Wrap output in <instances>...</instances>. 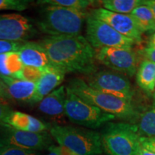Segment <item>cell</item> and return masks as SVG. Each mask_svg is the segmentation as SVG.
Instances as JSON below:
<instances>
[{"mask_svg": "<svg viewBox=\"0 0 155 155\" xmlns=\"http://www.w3.org/2000/svg\"><path fill=\"white\" fill-rule=\"evenodd\" d=\"M49 133L59 146L78 155H98L103 152L100 134L86 128L51 124Z\"/></svg>", "mask_w": 155, "mask_h": 155, "instance_id": "277c9868", "label": "cell"}, {"mask_svg": "<svg viewBox=\"0 0 155 155\" xmlns=\"http://www.w3.org/2000/svg\"><path fill=\"white\" fill-rule=\"evenodd\" d=\"M139 155H155V153L151 152L150 150H147L141 146V149L140 151H139Z\"/></svg>", "mask_w": 155, "mask_h": 155, "instance_id": "836d02e7", "label": "cell"}, {"mask_svg": "<svg viewBox=\"0 0 155 155\" xmlns=\"http://www.w3.org/2000/svg\"><path fill=\"white\" fill-rule=\"evenodd\" d=\"M24 68L18 52H9L0 55V76L20 78Z\"/></svg>", "mask_w": 155, "mask_h": 155, "instance_id": "ac0fdd59", "label": "cell"}, {"mask_svg": "<svg viewBox=\"0 0 155 155\" xmlns=\"http://www.w3.org/2000/svg\"><path fill=\"white\" fill-rule=\"evenodd\" d=\"M0 155H40L38 152L12 147H0Z\"/></svg>", "mask_w": 155, "mask_h": 155, "instance_id": "484cf974", "label": "cell"}, {"mask_svg": "<svg viewBox=\"0 0 155 155\" xmlns=\"http://www.w3.org/2000/svg\"><path fill=\"white\" fill-rule=\"evenodd\" d=\"M89 15L108 24L122 35L134 40L136 43L142 41L144 32L131 15L112 12L104 8L93 9Z\"/></svg>", "mask_w": 155, "mask_h": 155, "instance_id": "7c38bea8", "label": "cell"}, {"mask_svg": "<svg viewBox=\"0 0 155 155\" xmlns=\"http://www.w3.org/2000/svg\"><path fill=\"white\" fill-rule=\"evenodd\" d=\"M86 22V40L95 50L104 48H132L134 40L122 35L104 22L88 15Z\"/></svg>", "mask_w": 155, "mask_h": 155, "instance_id": "52a82bcc", "label": "cell"}, {"mask_svg": "<svg viewBox=\"0 0 155 155\" xmlns=\"http://www.w3.org/2000/svg\"><path fill=\"white\" fill-rule=\"evenodd\" d=\"M100 135L103 150L108 155H139L140 137L134 124L108 122Z\"/></svg>", "mask_w": 155, "mask_h": 155, "instance_id": "5b68a950", "label": "cell"}, {"mask_svg": "<svg viewBox=\"0 0 155 155\" xmlns=\"http://www.w3.org/2000/svg\"><path fill=\"white\" fill-rule=\"evenodd\" d=\"M88 13L59 6L45 5L37 27L48 36L81 35Z\"/></svg>", "mask_w": 155, "mask_h": 155, "instance_id": "3957f363", "label": "cell"}, {"mask_svg": "<svg viewBox=\"0 0 155 155\" xmlns=\"http://www.w3.org/2000/svg\"><path fill=\"white\" fill-rule=\"evenodd\" d=\"M48 152L46 155H62V147L61 146L53 144L48 149Z\"/></svg>", "mask_w": 155, "mask_h": 155, "instance_id": "1f68e13d", "label": "cell"}, {"mask_svg": "<svg viewBox=\"0 0 155 155\" xmlns=\"http://www.w3.org/2000/svg\"><path fill=\"white\" fill-rule=\"evenodd\" d=\"M134 124L137 127V132L140 137H155V106L139 114Z\"/></svg>", "mask_w": 155, "mask_h": 155, "instance_id": "ffe728a7", "label": "cell"}, {"mask_svg": "<svg viewBox=\"0 0 155 155\" xmlns=\"http://www.w3.org/2000/svg\"><path fill=\"white\" fill-rule=\"evenodd\" d=\"M144 0H104L101 1L103 8L112 12L124 15L131 13L139 6L144 5Z\"/></svg>", "mask_w": 155, "mask_h": 155, "instance_id": "44dd1931", "label": "cell"}, {"mask_svg": "<svg viewBox=\"0 0 155 155\" xmlns=\"http://www.w3.org/2000/svg\"><path fill=\"white\" fill-rule=\"evenodd\" d=\"M66 86H61L38 103V111L50 118H58L65 115Z\"/></svg>", "mask_w": 155, "mask_h": 155, "instance_id": "e0dca14e", "label": "cell"}, {"mask_svg": "<svg viewBox=\"0 0 155 155\" xmlns=\"http://www.w3.org/2000/svg\"><path fill=\"white\" fill-rule=\"evenodd\" d=\"M0 100L1 101H7L9 99V97L7 94V87H6L5 84L0 78Z\"/></svg>", "mask_w": 155, "mask_h": 155, "instance_id": "4dcf8cb0", "label": "cell"}, {"mask_svg": "<svg viewBox=\"0 0 155 155\" xmlns=\"http://www.w3.org/2000/svg\"><path fill=\"white\" fill-rule=\"evenodd\" d=\"M28 0H0V11L14 10L22 12L28 8Z\"/></svg>", "mask_w": 155, "mask_h": 155, "instance_id": "cb8c5ba5", "label": "cell"}, {"mask_svg": "<svg viewBox=\"0 0 155 155\" xmlns=\"http://www.w3.org/2000/svg\"><path fill=\"white\" fill-rule=\"evenodd\" d=\"M96 61L114 71L132 77L137 72V55L132 48H104L98 50Z\"/></svg>", "mask_w": 155, "mask_h": 155, "instance_id": "30bf717a", "label": "cell"}, {"mask_svg": "<svg viewBox=\"0 0 155 155\" xmlns=\"http://www.w3.org/2000/svg\"><path fill=\"white\" fill-rule=\"evenodd\" d=\"M65 115L75 124L91 129H98L104 124L116 119L114 115L85 102L67 87Z\"/></svg>", "mask_w": 155, "mask_h": 155, "instance_id": "8992f818", "label": "cell"}, {"mask_svg": "<svg viewBox=\"0 0 155 155\" xmlns=\"http://www.w3.org/2000/svg\"><path fill=\"white\" fill-rule=\"evenodd\" d=\"M27 42V41H26ZM25 42H9L0 40V55L9 52H18Z\"/></svg>", "mask_w": 155, "mask_h": 155, "instance_id": "4316f807", "label": "cell"}, {"mask_svg": "<svg viewBox=\"0 0 155 155\" xmlns=\"http://www.w3.org/2000/svg\"><path fill=\"white\" fill-rule=\"evenodd\" d=\"M38 42L45 50L51 65L65 73L88 76L97 71L96 50L81 35L47 36Z\"/></svg>", "mask_w": 155, "mask_h": 155, "instance_id": "6da1fadb", "label": "cell"}, {"mask_svg": "<svg viewBox=\"0 0 155 155\" xmlns=\"http://www.w3.org/2000/svg\"><path fill=\"white\" fill-rule=\"evenodd\" d=\"M145 59L155 63V46L147 45L144 50Z\"/></svg>", "mask_w": 155, "mask_h": 155, "instance_id": "f546056e", "label": "cell"}, {"mask_svg": "<svg viewBox=\"0 0 155 155\" xmlns=\"http://www.w3.org/2000/svg\"><path fill=\"white\" fill-rule=\"evenodd\" d=\"M66 87L85 102L100 108L106 114L114 115L116 119L127 120L134 124L139 117L138 110L132 102L95 90L83 79L73 78L69 81Z\"/></svg>", "mask_w": 155, "mask_h": 155, "instance_id": "7a4b0ae2", "label": "cell"}, {"mask_svg": "<svg viewBox=\"0 0 155 155\" xmlns=\"http://www.w3.org/2000/svg\"><path fill=\"white\" fill-rule=\"evenodd\" d=\"M140 144L143 148L155 153V137H152V138L140 137Z\"/></svg>", "mask_w": 155, "mask_h": 155, "instance_id": "f1b7e54d", "label": "cell"}, {"mask_svg": "<svg viewBox=\"0 0 155 155\" xmlns=\"http://www.w3.org/2000/svg\"><path fill=\"white\" fill-rule=\"evenodd\" d=\"M3 124L17 130L33 133L49 131L51 125L30 114L16 111H12L9 114L5 119Z\"/></svg>", "mask_w": 155, "mask_h": 155, "instance_id": "5bb4252c", "label": "cell"}, {"mask_svg": "<svg viewBox=\"0 0 155 155\" xmlns=\"http://www.w3.org/2000/svg\"><path fill=\"white\" fill-rule=\"evenodd\" d=\"M94 2L91 0H39L37 2L40 5L59 6L80 11H85Z\"/></svg>", "mask_w": 155, "mask_h": 155, "instance_id": "603a6c76", "label": "cell"}, {"mask_svg": "<svg viewBox=\"0 0 155 155\" xmlns=\"http://www.w3.org/2000/svg\"><path fill=\"white\" fill-rule=\"evenodd\" d=\"M86 82L95 90L132 102L134 91L129 78L121 73L109 70L96 71L88 75Z\"/></svg>", "mask_w": 155, "mask_h": 155, "instance_id": "ba28073f", "label": "cell"}, {"mask_svg": "<svg viewBox=\"0 0 155 155\" xmlns=\"http://www.w3.org/2000/svg\"><path fill=\"white\" fill-rule=\"evenodd\" d=\"M153 94H154V100H155V88H154V93H153Z\"/></svg>", "mask_w": 155, "mask_h": 155, "instance_id": "8d00e7d4", "label": "cell"}, {"mask_svg": "<svg viewBox=\"0 0 155 155\" xmlns=\"http://www.w3.org/2000/svg\"><path fill=\"white\" fill-rule=\"evenodd\" d=\"M137 83L147 92L153 94L155 88V63L145 59L137 71Z\"/></svg>", "mask_w": 155, "mask_h": 155, "instance_id": "d6986e66", "label": "cell"}, {"mask_svg": "<svg viewBox=\"0 0 155 155\" xmlns=\"http://www.w3.org/2000/svg\"><path fill=\"white\" fill-rule=\"evenodd\" d=\"M131 15L134 17L143 32H155V18L148 6L143 5L137 7Z\"/></svg>", "mask_w": 155, "mask_h": 155, "instance_id": "7402d4cb", "label": "cell"}, {"mask_svg": "<svg viewBox=\"0 0 155 155\" xmlns=\"http://www.w3.org/2000/svg\"><path fill=\"white\" fill-rule=\"evenodd\" d=\"M62 155H78V154L71 152V151L67 150V149L65 148V147H62Z\"/></svg>", "mask_w": 155, "mask_h": 155, "instance_id": "e575fe53", "label": "cell"}, {"mask_svg": "<svg viewBox=\"0 0 155 155\" xmlns=\"http://www.w3.org/2000/svg\"><path fill=\"white\" fill-rule=\"evenodd\" d=\"M42 69L24 66L19 79L37 83L42 74Z\"/></svg>", "mask_w": 155, "mask_h": 155, "instance_id": "d4e9b609", "label": "cell"}, {"mask_svg": "<svg viewBox=\"0 0 155 155\" xmlns=\"http://www.w3.org/2000/svg\"><path fill=\"white\" fill-rule=\"evenodd\" d=\"M0 78L7 87L9 99L30 104L36 92V82L5 76H0Z\"/></svg>", "mask_w": 155, "mask_h": 155, "instance_id": "2e32d148", "label": "cell"}, {"mask_svg": "<svg viewBox=\"0 0 155 155\" xmlns=\"http://www.w3.org/2000/svg\"><path fill=\"white\" fill-rule=\"evenodd\" d=\"M18 53L24 66L42 69L51 65L45 50L38 42H25Z\"/></svg>", "mask_w": 155, "mask_h": 155, "instance_id": "9a60e30c", "label": "cell"}, {"mask_svg": "<svg viewBox=\"0 0 155 155\" xmlns=\"http://www.w3.org/2000/svg\"><path fill=\"white\" fill-rule=\"evenodd\" d=\"M53 144V139L49 131L33 133L0 125V147H12L27 150H48Z\"/></svg>", "mask_w": 155, "mask_h": 155, "instance_id": "9c48e42d", "label": "cell"}, {"mask_svg": "<svg viewBox=\"0 0 155 155\" xmlns=\"http://www.w3.org/2000/svg\"><path fill=\"white\" fill-rule=\"evenodd\" d=\"M37 34L38 30L27 17L17 13L0 15V40L26 42Z\"/></svg>", "mask_w": 155, "mask_h": 155, "instance_id": "8fae6325", "label": "cell"}, {"mask_svg": "<svg viewBox=\"0 0 155 155\" xmlns=\"http://www.w3.org/2000/svg\"><path fill=\"white\" fill-rule=\"evenodd\" d=\"M65 72L53 65L42 69V74L37 82L35 94L30 105L38 104L48 94L59 87L65 76Z\"/></svg>", "mask_w": 155, "mask_h": 155, "instance_id": "4fadbf2b", "label": "cell"}, {"mask_svg": "<svg viewBox=\"0 0 155 155\" xmlns=\"http://www.w3.org/2000/svg\"><path fill=\"white\" fill-rule=\"evenodd\" d=\"M10 106L7 104V101L0 100V125H2L6 118L12 111Z\"/></svg>", "mask_w": 155, "mask_h": 155, "instance_id": "83f0119b", "label": "cell"}, {"mask_svg": "<svg viewBox=\"0 0 155 155\" xmlns=\"http://www.w3.org/2000/svg\"><path fill=\"white\" fill-rule=\"evenodd\" d=\"M144 5L150 7L155 18V0H144Z\"/></svg>", "mask_w": 155, "mask_h": 155, "instance_id": "d6a6232c", "label": "cell"}, {"mask_svg": "<svg viewBox=\"0 0 155 155\" xmlns=\"http://www.w3.org/2000/svg\"><path fill=\"white\" fill-rule=\"evenodd\" d=\"M148 45L150 46H155V32L152 35V36L150 37V41H149Z\"/></svg>", "mask_w": 155, "mask_h": 155, "instance_id": "d590c367", "label": "cell"}]
</instances>
